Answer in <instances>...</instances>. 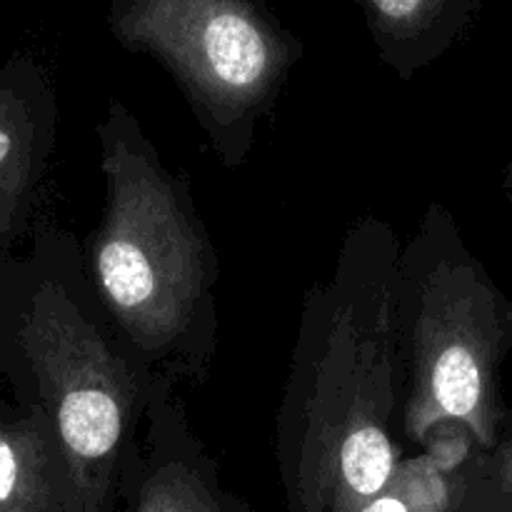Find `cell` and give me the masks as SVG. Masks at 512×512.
Here are the masks:
<instances>
[{
  "mask_svg": "<svg viewBox=\"0 0 512 512\" xmlns=\"http://www.w3.org/2000/svg\"><path fill=\"white\" fill-rule=\"evenodd\" d=\"M108 220L95 243V273L135 340L165 345L183 333L203 285V255L173 185L120 140L105 150Z\"/></svg>",
  "mask_w": 512,
  "mask_h": 512,
  "instance_id": "1",
  "label": "cell"
},
{
  "mask_svg": "<svg viewBox=\"0 0 512 512\" xmlns=\"http://www.w3.org/2000/svg\"><path fill=\"white\" fill-rule=\"evenodd\" d=\"M110 28L125 48L163 60L220 115L265 98L295 55L263 0H113Z\"/></svg>",
  "mask_w": 512,
  "mask_h": 512,
  "instance_id": "2",
  "label": "cell"
},
{
  "mask_svg": "<svg viewBox=\"0 0 512 512\" xmlns=\"http://www.w3.org/2000/svg\"><path fill=\"white\" fill-rule=\"evenodd\" d=\"M20 340L53 410L75 483L100 498L128 420L123 363L53 283L35 295Z\"/></svg>",
  "mask_w": 512,
  "mask_h": 512,
  "instance_id": "3",
  "label": "cell"
},
{
  "mask_svg": "<svg viewBox=\"0 0 512 512\" xmlns=\"http://www.w3.org/2000/svg\"><path fill=\"white\" fill-rule=\"evenodd\" d=\"M512 343V308L475 270H453L428 293L418 323L408 430L458 420L483 445L495 440V375Z\"/></svg>",
  "mask_w": 512,
  "mask_h": 512,
  "instance_id": "4",
  "label": "cell"
},
{
  "mask_svg": "<svg viewBox=\"0 0 512 512\" xmlns=\"http://www.w3.org/2000/svg\"><path fill=\"white\" fill-rule=\"evenodd\" d=\"M375 38L388 53L440 50L468 20L478 0H360Z\"/></svg>",
  "mask_w": 512,
  "mask_h": 512,
  "instance_id": "5",
  "label": "cell"
},
{
  "mask_svg": "<svg viewBox=\"0 0 512 512\" xmlns=\"http://www.w3.org/2000/svg\"><path fill=\"white\" fill-rule=\"evenodd\" d=\"M395 450L375 423H360L345 433L338 450L340 498L348 508H365L393 483Z\"/></svg>",
  "mask_w": 512,
  "mask_h": 512,
  "instance_id": "6",
  "label": "cell"
},
{
  "mask_svg": "<svg viewBox=\"0 0 512 512\" xmlns=\"http://www.w3.org/2000/svg\"><path fill=\"white\" fill-rule=\"evenodd\" d=\"M48 443L35 420L0 425V512H30L45 488Z\"/></svg>",
  "mask_w": 512,
  "mask_h": 512,
  "instance_id": "7",
  "label": "cell"
},
{
  "mask_svg": "<svg viewBox=\"0 0 512 512\" xmlns=\"http://www.w3.org/2000/svg\"><path fill=\"white\" fill-rule=\"evenodd\" d=\"M138 512H220L203 485L185 470L165 468L145 485Z\"/></svg>",
  "mask_w": 512,
  "mask_h": 512,
  "instance_id": "8",
  "label": "cell"
},
{
  "mask_svg": "<svg viewBox=\"0 0 512 512\" xmlns=\"http://www.w3.org/2000/svg\"><path fill=\"white\" fill-rule=\"evenodd\" d=\"M13 108L15 100L0 95V198H13L25 168V138Z\"/></svg>",
  "mask_w": 512,
  "mask_h": 512,
  "instance_id": "9",
  "label": "cell"
},
{
  "mask_svg": "<svg viewBox=\"0 0 512 512\" xmlns=\"http://www.w3.org/2000/svg\"><path fill=\"white\" fill-rule=\"evenodd\" d=\"M395 493L408 503L410 512H443L445 485L440 475L423 470V465H410V473L400 480Z\"/></svg>",
  "mask_w": 512,
  "mask_h": 512,
  "instance_id": "10",
  "label": "cell"
},
{
  "mask_svg": "<svg viewBox=\"0 0 512 512\" xmlns=\"http://www.w3.org/2000/svg\"><path fill=\"white\" fill-rule=\"evenodd\" d=\"M358 512H410V508L395 490H388V493L370 500V503L365 505V508H360Z\"/></svg>",
  "mask_w": 512,
  "mask_h": 512,
  "instance_id": "11",
  "label": "cell"
},
{
  "mask_svg": "<svg viewBox=\"0 0 512 512\" xmlns=\"http://www.w3.org/2000/svg\"><path fill=\"white\" fill-rule=\"evenodd\" d=\"M503 473H505V483H508L510 493H512V448L505 453V465H503Z\"/></svg>",
  "mask_w": 512,
  "mask_h": 512,
  "instance_id": "12",
  "label": "cell"
}]
</instances>
